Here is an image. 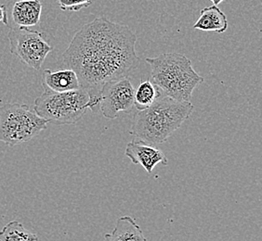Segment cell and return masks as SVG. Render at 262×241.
Listing matches in <instances>:
<instances>
[{
	"mask_svg": "<svg viewBox=\"0 0 262 241\" xmlns=\"http://www.w3.org/2000/svg\"><path fill=\"white\" fill-rule=\"evenodd\" d=\"M60 9L64 11H79L89 8L94 0H56Z\"/></svg>",
	"mask_w": 262,
	"mask_h": 241,
	"instance_id": "obj_15",
	"label": "cell"
},
{
	"mask_svg": "<svg viewBox=\"0 0 262 241\" xmlns=\"http://www.w3.org/2000/svg\"><path fill=\"white\" fill-rule=\"evenodd\" d=\"M0 22L4 23L5 26H10L9 19H8L7 5H0Z\"/></svg>",
	"mask_w": 262,
	"mask_h": 241,
	"instance_id": "obj_16",
	"label": "cell"
},
{
	"mask_svg": "<svg viewBox=\"0 0 262 241\" xmlns=\"http://www.w3.org/2000/svg\"><path fill=\"white\" fill-rule=\"evenodd\" d=\"M193 28L205 32L223 34L228 29V20L225 13L216 5L207 7L200 11V17Z\"/></svg>",
	"mask_w": 262,
	"mask_h": 241,
	"instance_id": "obj_11",
	"label": "cell"
},
{
	"mask_svg": "<svg viewBox=\"0 0 262 241\" xmlns=\"http://www.w3.org/2000/svg\"><path fill=\"white\" fill-rule=\"evenodd\" d=\"M104 238L109 241L147 240L141 227L130 216L119 218L115 229L112 233L106 234Z\"/></svg>",
	"mask_w": 262,
	"mask_h": 241,
	"instance_id": "obj_12",
	"label": "cell"
},
{
	"mask_svg": "<svg viewBox=\"0 0 262 241\" xmlns=\"http://www.w3.org/2000/svg\"><path fill=\"white\" fill-rule=\"evenodd\" d=\"M134 91L129 76L106 83L101 88L99 104L102 115L114 120L119 112H131L135 108Z\"/></svg>",
	"mask_w": 262,
	"mask_h": 241,
	"instance_id": "obj_7",
	"label": "cell"
},
{
	"mask_svg": "<svg viewBox=\"0 0 262 241\" xmlns=\"http://www.w3.org/2000/svg\"><path fill=\"white\" fill-rule=\"evenodd\" d=\"M35 233L28 231L20 222L11 221L0 231V240L32 241L37 240Z\"/></svg>",
	"mask_w": 262,
	"mask_h": 241,
	"instance_id": "obj_14",
	"label": "cell"
},
{
	"mask_svg": "<svg viewBox=\"0 0 262 241\" xmlns=\"http://www.w3.org/2000/svg\"><path fill=\"white\" fill-rule=\"evenodd\" d=\"M48 124L26 104L6 103L0 106V142L10 147L26 143L46 130Z\"/></svg>",
	"mask_w": 262,
	"mask_h": 241,
	"instance_id": "obj_5",
	"label": "cell"
},
{
	"mask_svg": "<svg viewBox=\"0 0 262 241\" xmlns=\"http://www.w3.org/2000/svg\"><path fill=\"white\" fill-rule=\"evenodd\" d=\"M212 3H213V5L217 6L219 4H221L223 0H210Z\"/></svg>",
	"mask_w": 262,
	"mask_h": 241,
	"instance_id": "obj_17",
	"label": "cell"
},
{
	"mask_svg": "<svg viewBox=\"0 0 262 241\" xmlns=\"http://www.w3.org/2000/svg\"><path fill=\"white\" fill-rule=\"evenodd\" d=\"M90 109V95L78 88L66 92L45 90L36 98L34 111L48 123L56 126L74 125Z\"/></svg>",
	"mask_w": 262,
	"mask_h": 241,
	"instance_id": "obj_4",
	"label": "cell"
},
{
	"mask_svg": "<svg viewBox=\"0 0 262 241\" xmlns=\"http://www.w3.org/2000/svg\"><path fill=\"white\" fill-rule=\"evenodd\" d=\"M160 89L151 81H141L134 91V106L138 111L145 110L156 101Z\"/></svg>",
	"mask_w": 262,
	"mask_h": 241,
	"instance_id": "obj_13",
	"label": "cell"
},
{
	"mask_svg": "<svg viewBox=\"0 0 262 241\" xmlns=\"http://www.w3.org/2000/svg\"><path fill=\"white\" fill-rule=\"evenodd\" d=\"M152 82L165 95L179 101H191L204 78L192 68L191 60L180 53H163L147 58Z\"/></svg>",
	"mask_w": 262,
	"mask_h": 241,
	"instance_id": "obj_3",
	"label": "cell"
},
{
	"mask_svg": "<svg viewBox=\"0 0 262 241\" xmlns=\"http://www.w3.org/2000/svg\"><path fill=\"white\" fill-rule=\"evenodd\" d=\"M42 77L43 87L45 90L66 92L80 88L76 73L69 68L58 70L46 69Z\"/></svg>",
	"mask_w": 262,
	"mask_h": 241,
	"instance_id": "obj_10",
	"label": "cell"
},
{
	"mask_svg": "<svg viewBox=\"0 0 262 241\" xmlns=\"http://www.w3.org/2000/svg\"><path fill=\"white\" fill-rule=\"evenodd\" d=\"M10 6V16L15 27L30 28L40 22L43 9L40 0H19Z\"/></svg>",
	"mask_w": 262,
	"mask_h": 241,
	"instance_id": "obj_9",
	"label": "cell"
},
{
	"mask_svg": "<svg viewBox=\"0 0 262 241\" xmlns=\"http://www.w3.org/2000/svg\"><path fill=\"white\" fill-rule=\"evenodd\" d=\"M136 42L137 35L127 26L105 17L86 23L74 35L62 61L76 73L81 88L90 95V110H99L106 83L127 77L138 68Z\"/></svg>",
	"mask_w": 262,
	"mask_h": 241,
	"instance_id": "obj_1",
	"label": "cell"
},
{
	"mask_svg": "<svg viewBox=\"0 0 262 241\" xmlns=\"http://www.w3.org/2000/svg\"><path fill=\"white\" fill-rule=\"evenodd\" d=\"M191 101H179L161 90L156 101L134 115L131 135L151 145L166 142L190 117L193 111Z\"/></svg>",
	"mask_w": 262,
	"mask_h": 241,
	"instance_id": "obj_2",
	"label": "cell"
},
{
	"mask_svg": "<svg viewBox=\"0 0 262 241\" xmlns=\"http://www.w3.org/2000/svg\"><path fill=\"white\" fill-rule=\"evenodd\" d=\"M125 155L132 163L141 164L149 175H151L157 164H167V159L161 150L141 139L128 142Z\"/></svg>",
	"mask_w": 262,
	"mask_h": 241,
	"instance_id": "obj_8",
	"label": "cell"
},
{
	"mask_svg": "<svg viewBox=\"0 0 262 241\" xmlns=\"http://www.w3.org/2000/svg\"><path fill=\"white\" fill-rule=\"evenodd\" d=\"M10 53L35 70H39L47 56L53 51L44 33L25 27L11 28L8 34Z\"/></svg>",
	"mask_w": 262,
	"mask_h": 241,
	"instance_id": "obj_6",
	"label": "cell"
}]
</instances>
